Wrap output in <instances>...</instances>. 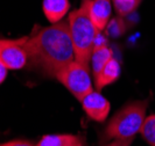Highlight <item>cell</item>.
Masks as SVG:
<instances>
[{
    "label": "cell",
    "mask_w": 155,
    "mask_h": 146,
    "mask_svg": "<svg viewBox=\"0 0 155 146\" xmlns=\"http://www.w3.org/2000/svg\"><path fill=\"white\" fill-rule=\"evenodd\" d=\"M25 48L29 56L28 63L47 77L55 78L76 59L68 20L34 29L26 37Z\"/></svg>",
    "instance_id": "1"
},
{
    "label": "cell",
    "mask_w": 155,
    "mask_h": 146,
    "mask_svg": "<svg viewBox=\"0 0 155 146\" xmlns=\"http://www.w3.org/2000/svg\"><path fill=\"white\" fill-rule=\"evenodd\" d=\"M91 0H82L81 6L68 16L70 36L75 49L76 61L90 66L94 42L101 31L91 20L89 6Z\"/></svg>",
    "instance_id": "2"
},
{
    "label": "cell",
    "mask_w": 155,
    "mask_h": 146,
    "mask_svg": "<svg viewBox=\"0 0 155 146\" xmlns=\"http://www.w3.org/2000/svg\"><path fill=\"white\" fill-rule=\"evenodd\" d=\"M148 101H135L126 104L111 118L104 131L103 139H134L146 118Z\"/></svg>",
    "instance_id": "3"
},
{
    "label": "cell",
    "mask_w": 155,
    "mask_h": 146,
    "mask_svg": "<svg viewBox=\"0 0 155 146\" xmlns=\"http://www.w3.org/2000/svg\"><path fill=\"white\" fill-rule=\"evenodd\" d=\"M90 66L84 65L78 61L71 62L63 67L56 79L69 91L78 101H81L90 92L93 91V84L90 74Z\"/></svg>",
    "instance_id": "4"
},
{
    "label": "cell",
    "mask_w": 155,
    "mask_h": 146,
    "mask_svg": "<svg viewBox=\"0 0 155 146\" xmlns=\"http://www.w3.org/2000/svg\"><path fill=\"white\" fill-rule=\"evenodd\" d=\"M26 37L11 39L0 49V62L8 70H21L29 62V56L25 48Z\"/></svg>",
    "instance_id": "5"
},
{
    "label": "cell",
    "mask_w": 155,
    "mask_h": 146,
    "mask_svg": "<svg viewBox=\"0 0 155 146\" xmlns=\"http://www.w3.org/2000/svg\"><path fill=\"white\" fill-rule=\"evenodd\" d=\"M86 115L91 120L103 123L110 114V102L103 96L99 91H92L79 101Z\"/></svg>",
    "instance_id": "6"
},
{
    "label": "cell",
    "mask_w": 155,
    "mask_h": 146,
    "mask_svg": "<svg viewBox=\"0 0 155 146\" xmlns=\"http://www.w3.org/2000/svg\"><path fill=\"white\" fill-rule=\"evenodd\" d=\"M113 2L112 0H91L89 13L91 20L99 31H104L107 27L112 15Z\"/></svg>",
    "instance_id": "7"
},
{
    "label": "cell",
    "mask_w": 155,
    "mask_h": 146,
    "mask_svg": "<svg viewBox=\"0 0 155 146\" xmlns=\"http://www.w3.org/2000/svg\"><path fill=\"white\" fill-rule=\"evenodd\" d=\"M43 14L50 23L63 21L70 9L69 0H43Z\"/></svg>",
    "instance_id": "8"
},
{
    "label": "cell",
    "mask_w": 155,
    "mask_h": 146,
    "mask_svg": "<svg viewBox=\"0 0 155 146\" xmlns=\"http://www.w3.org/2000/svg\"><path fill=\"white\" fill-rule=\"evenodd\" d=\"M120 72H121L120 64L113 57L104 66V69L99 72V74L97 77L93 78L94 79V86H96L97 91H101L106 86H109V85L113 84L114 81H117L118 78L120 77Z\"/></svg>",
    "instance_id": "9"
},
{
    "label": "cell",
    "mask_w": 155,
    "mask_h": 146,
    "mask_svg": "<svg viewBox=\"0 0 155 146\" xmlns=\"http://www.w3.org/2000/svg\"><path fill=\"white\" fill-rule=\"evenodd\" d=\"M36 146H84V139L77 135H47Z\"/></svg>",
    "instance_id": "10"
},
{
    "label": "cell",
    "mask_w": 155,
    "mask_h": 146,
    "mask_svg": "<svg viewBox=\"0 0 155 146\" xmlns=\"http://www.w3.org/2000/svg\"><path fill=\"white\" fill-rule=\"evenodd\" d=\"M113 58V51L107 45L97 46L93 49V52L91 54V72L93 74V78L99 74L104 66Z\"/></svg>",
    "instance_id": "11"
},
{
    "label": "cell",
    "mask_w": 155,
    "mask_h": 146,
    "mask_svg": "<svg viewBox=\"0 0 155 146\" xmlns=\"http://www.w3.org/2000/svg\"><path fill=\"white\" fill-rule=\"evenodd\" d=\"M113 7L119 16H126L133 13L141 4V0H112Z\"/></svg>",
    "instance_id": "12"
},
{
    "label": "cell",
    "mask_w": 155,
    "mask_h": 146,
    "mask_svg": "<svg viewBox=\"0 0 155 146\" xmlns=\"http://www.w3.org/2000/svg\"><path fill=\"white\" fill-rule=\"evenodd\" d=\"M140 133L149 145L155 146V115H150L145 118Z\"/></svg>",
    "instance_id": "13"
},
{
    "label": "cell",
    "mask_w": 155,
    "mask_h": 146,
    "mask_svg": "<svg viewBox=\"0 0 155 146\" xmlns=\"http://www.w3.org/2000/svg\"><path fill=\"white\" fill-rule=\"evenodd\" d=\"M105 30L107 31V34L112 37H118V36L123 35L126 31V24H125V21L123 20V16L110 20Z\"/></svg>",
    "instance_id": "14"
},
{
    "label": "cell",
    "mask_w": 155,
    "mask_h": 146,
    "mask_svg": "<svg viewBox=\"0 0 155 146\" xmlns=\"http://www.w3.org/2000/svg\"><path fill=\"white\" fill-rule=\"evenodd\" d=\"M0 146H34L31 141L27 140H11L7 143H2Z\"/></svg>",
    "instance_id": "15"
},
{
    "label": "cell",
    "mask_w": 155,
    "mask_h": 146,
    "mask_svg": "<svg viewBox=\"0 0 155 146\" xmlns=\"http://www.w3.org/2000/svg\"><path fill=\"white\" fill-rule=\"evenodd\" d=\"M133 141V138L131 139H116L113 141H111L110 144L105 146H131Z\"/></svg>",
    "instance_id": "16"
},
{
    "label": "cell",
    "mask_w": 155,
    "mask_h": 146,
    "mask_svg": "<svg viewBox=\"0 0 155 146\" xmlns=\"http://www.w3.org/2000/svg\"><path fill=\"white\" fill-rule=\"evenodd\" d=\"M7 71H8L7 67L0 62V85L5 81V79L7 77Z\"/></svg>",
    "instance_id": "17"
},
{
    "label": "cell",
    "mask_w": 155,
    "mask_h": 146,
    "mask_svg": "<svg viewBox=\"0 0 155 146\" xmlns=\"http://www.w3.org/2000/svg\"><path fill=\"white\" fill-rule=\"evenodd\" d=\"M9 39H0V49L4 45H6L8 42H9Z\"/></svg>",
    "instance_id": "18"
}]
</instances>
